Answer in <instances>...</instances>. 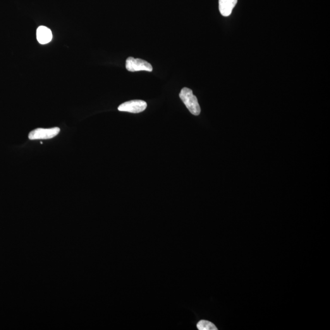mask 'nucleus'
Instances as JSON below:
<instances>
[{
    "instance_id": "f03ea898",
    "label": "nucleus",
    "mask_w": 330,
    "mask_h": 330,
    "mask_svg": "<svg viewBox=\"0 0 330 330\" xmlns=\"http://www.w3.org/2000/svg\"><path fill=\"white\" fill-rule=\"evenodd\" d=\"M126 68L127 70L130 72H152L153 70L151 64L147 61L140 58H134L133 57H129L127 59Z\"/></svg>"
},
{
    "instance_id": "f257e3e1",
    "label": "nucleus",
    "mask_w": 330,
    "mask_h": 330,
    "mask_svg": "<svg viewBox=\"0 0 330 330\" xmlns=\"http://www.w3.org/2000/svg\"><path fill=\"white\" fill-rule=\"evenodd\" d=\"M179 97L191 114L195 116L199 115L201 108L197 97L193 94L192 90L183 88L179 94Z\"/></svg>"
},
{
    "instance_id": "0eeeda50",
    "label": "nucleus",
    "mask_w": 330,
    "mask_h": 330,
    "mask_svg": "<svg viewBox=\"0 0 330 330\" xmlns=\"http://www.w3.org/2000/svg\"><path fill=\"white\" fill-rule=\"evenodd\" d=\"M197 328L200 330H217V328L213 323L207 320H201L198 323Z\"/></svg>"
},
{
    "instance_id": "7ed1b4c3",
    "label": "nucleus",
    "mask_w": 330,
    "mask_h": 330,
    "mask_svg": "<svg viewBox=\"0 0 330 330\" xmlns=\"http://www.w3.org/2000/svg\"><path fill=\"white\" fill-rule=\"evenodd\" d=\"M60 128H37L31 131L28 138L30 140H48L55 137L58 135Z\"/></svg>"
},
{
    "instance_id": "39448f33",
    "label": "nucleus",
    "mask_w": 330,
    "mask_h": 330,
    "mask_svg": "<svg viewBox=\"0 0 330 330\" xmlns=\"http://www.w3.org/2000/svg\"><path fill=\"white\" fill-rule=\"evenodd\" d=\"M37 37L40 44H47L52 40V31L45 26H40L37 30Z\"/></svg>"
},
{
    "instance_id": "423d86ee",
    "label": "nucleus",
    "mask_w": 330,
    "mask_h": 330,
    "mask_svg": "<svg viewBox=\"0 0 330 330\" xmlns=\"http://www.w3.org/2000/svg\"><path fill=\"white\" fill-rule=\"evenodd\" d=\"M238 0H219V10L221 15L228 17L231 15Z\"/></svg>"
},
{
    "instance_id": "20e7f679",
    "label": "nucleus",
    "mask_w": 330,
    "mask_h": 330,
    "mask_svg": "<svg viewBox=\"0 0 330 330\" xmlns=\"http://www.w3.org/2000/svg\"><path fill=\"white\" fill-rule=\"evenodd\" d=\"M147 108V102L142 100H133L124 102L119 105L118 110L131 113H139L145 111Z\"/></svg>"
}]
</instances>
